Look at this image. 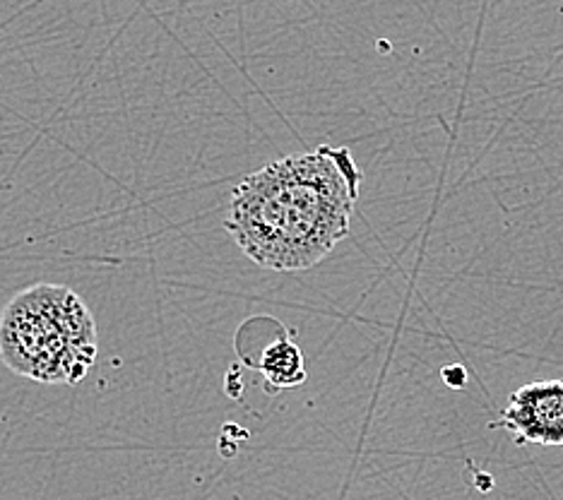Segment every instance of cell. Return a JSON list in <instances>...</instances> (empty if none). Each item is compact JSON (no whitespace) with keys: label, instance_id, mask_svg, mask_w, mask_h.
Wrapping results in <instances>:
<instances>
[{"label":"cell","instance_id":"cell-2","mask_svg":"<svg viewBox=\"0 0 563 500\" xmlns=\"http://www.w3.org/2000/svg\"><path fill=\"white\" fill-rule=\"evenodd\" d=\"M0 358L36 382H80L97 358L95 318L68 287L24 289L0 315Z\"/></svg>","mask_w":563,"mask_h":500},{"label":"cell","instance_id":"cell-5","mask_svg":"<svg viewBox=\"0 0 563 500\" xmlns=\"http://www.w3.org/2000/svg\"><path fill=\"white\" fill-rule=\"evenodd\" d=\"M443 378H445L448 385H451V388H463V385H465V370L460 368V366H448L443 370Z\"/></svg>","mask_w":563,"mask_h":500},{"label":"cell","instance_id":"cell-4","mask_svg":"<svg viewBox=\"0 0 563 500\" xmlns=\"http://www.w3.org/2000/svg\"><path fill=\"white\" fill-rule=\"evenodd\" d=\"M265 374V380L275 388H297L306 380L303 356L299 346L289 340H277L263 352L261 366H255Z\"/></svg>","mask_w":563,"mask_h":500},{"label":"cell","instance_id":"cell-3","mask_svg":"<svg viewBox=\"0 0 563 500\" xmlns=\"http://www.w3.org/2000/svg\"><path fill=\"white\" fill-rule=\"evenodd\" d=\"M516 445H563V380L522 385L498 416Z\"/></svg>","mask_w":563,"mask_h":500},{"label":"cell","instance_id":"cell-1","mask_svg":"<svg viewBox=\"0 0 563 500\" xmlns=\"http://www.w3.org/2000/svg\"><path fill=\"white\" fill-rule=\"evenodd\" d=\"M362 174L347 149L277 159L234 188L227 231L255 265L311 269L350 234Z\"/></svg>","mask_w":563,"mask_h":500}]
</instances>
